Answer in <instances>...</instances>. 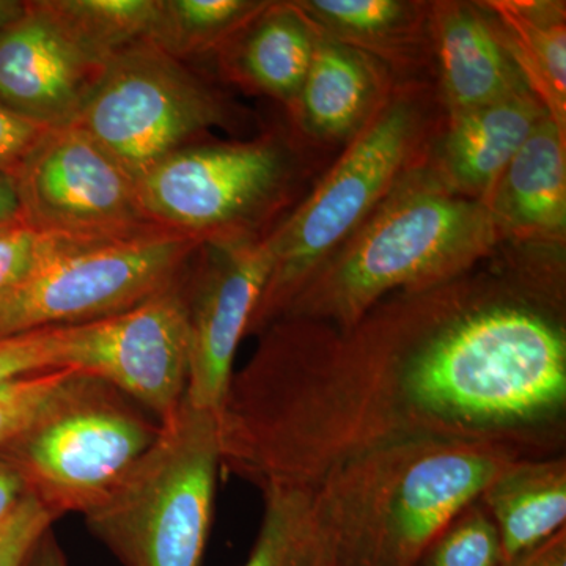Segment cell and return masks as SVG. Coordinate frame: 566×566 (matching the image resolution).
Returning <instances> with one entry per match:
<instances>
[{
  "instance_id": "3957f363",
  "label": "cell",
  "mask_w": 566,
  "mask_h": 566,
  "mask_svg": "<svg viewBox=\"0 0 566 566\" xmlns=\"http://www.w3.org/2000/svg\"><path fill=\"white\" fill-rule=\"evenodd\" d=\"M516 460L490 444L408 442L354 458L308 491L349 566H415Z\"/></svg>"
},
{
  "instance_id": "d6986e66",
  "label": "cell",
  "mask_w": 566,
  "mask_h": 566,
  "mask_svg": "<svg viewBox=\"0 0 566 566\" xmlns=\"http://www.w3.org/2000/svg\"><path fill=\"white\" fill-rule=\"evenodd\" d=\"M316 28L294 2H270L221 52L237 84L285 104L296 102L314 54Z\"/></svg>"
},
{
  "instance_id": "e0dca14e",
  "label": "cell",
  "mask_w": 566,
  "mask_h": 566,
  "mask_svg": "<svg viewBox=\"0 0 566 566\" xmlns=\"http://www.w3.org/2000/svg\"><path fill=\"white\" fill-rule=\"evenodd\" d=\"M483 203L510 243L565 245L566 133L547 115Z\"/></svg>"
},
{
  "instance_id": "30bf717a",
  "label": "cell",
  "mask_w": 566,
  "mask_h": 566,
  "mask_svg": "<svg viewBox=\"0 0 566 566\" xmlns=\"http://www.w3.org/2000/svg\"><path fill=\"white\" fill-rule=\"evenodd\" d=\"M185 273L132 311L57 326L62 370L102 379L159 423L174 416L185 400L189 374Z\"/></svg>"
},
{
  "instance_id": "5bb4252c",
  "label": "cell",
  "mask_w": 566,
  "mask_h": 566,
  "mask_svg": "<svg viewBox=\"0 0 566 566\" xmlns=\"http://www.w3.org/2000/svg\"><path fill=\"white\" fill-rule=\"evenodd\" d=\"M434 84L446 115L528 91L501 28L483 2H431Z\"/></svg>"
},
{
  "instance_id": "8fae6325",
  "label": "cell",
  "mask_w": 566,
  "mask_h": 566,
  "mask_svg": "<svg viewBox=\"0 0 566 566\" xmlns=\"http://www.w3.org/2000/svg\"><path fill=\"white\" fill-rule=\"evenodd\" d=\"M13 178L36 229L115 237L159 227L142 210L136 181L76 125L51 129Z\"/></svg>"
},
{
  "instance_id": "52a82bcc",
  "label": "cell",
  "mask_w": 566,
  "mask_h": 566,
  "mask_svg": "<svg viewBox=\"0 0 566 566\" xmlns=\"http://www.w3.org/2000/svg\"><path fill=\"white\" fill-rule=\"evenodd\" d=\"M158 433V420L136 401L76 371L24 431L0 447V458L59 520L98 505Z\"/></svg>"
},
{
  "instance_id": "f546056e",
  "label": "cell",
  "mask_w": 566,
  "mask_h": 566,
  "mask_svg": "<svg viewBox=\"0 0 566 566\" xmlns=\"http://www.w3.org/2000/svg\"><path fill=\"white\" fill-rule=\"evenodd\" d=\"M51 126L32 120L0 103V175L14 177L51 132Z\"/></svg>"
},
{
  "instance_id": "1f68e13d",
  "label": "cell",
  "mask_w": 566,
  "mask_h": 566,
  "mask_svg": "<svg viewBox=\"0 0 566 566\" xmlns=\"http://www.w3.org/2000/svg\"><path fill=\"white\" fill-rule=\"evenodd\" d=\"M28 495L20 474L13 465L0 458V520L10 515Z\"/></svg>"
},
{
  "instance_id": "ba28073f",
  "label": "cell",
  "mask_w": 566,
  "mask_h": 566,
  "mask_svg": "<svg viewBox=\"0 0 566 566\" xmlns=\"http://www.w3.org/2000/svg\"><path fill=\"white\" fill-rule=\"evenodd\" d=\"M202 241L156 229L66 234L0 296V338L132 311L181 277Z\"/></svg>"
},
{
  "instance_id": "8992f818",
  "label": "cell",
  "mask_w": 566,
  "mask_h": 566,
  "mask_svg": "<svg viewBox=\"0 0 566 566\" xmlns=\"http://www.w3.org/2000/svg\"><path fill=\"white\" fill-rule=\"evenodd\" d=\"M314 148L293 132L189 145L136 182L145 216L202 243L263 237L311 178Z\"/></svg>"
},
{
  "instance_id": "d4e9b609",
  "label": "cell",
  "mask_w": 566,
  "mask_h": 566,
  "mask_svg": "<svg viewBox=\"0 0 566 566\" xmlns=\"http://www.w3.org/2000/svg\"><path fill=\"white\" fill-rule=\"evenodd\" d=\"M415 566H504L497 528L482 502L476 499L464 506Z\"/></svg>"
},
{
  "instance_id": "ffe728a7",
  "label": "cell",
  "mask_w": 566,
  "mask_h": 566,
  "mask_svg": "<svg viewBox=\"0 0 566 566\" xmlns=\"http://www.w3.org/2000/svg\"><path fill=\"white\" fill-rule=\"evenodd\" d=\"M479 501L501 538L504 564L566 528V457L516 460Z\"/></svg>"
},
{
  "instance_id": "7a4b0ae2",
  "label": "cell",
  "mask_w": 566,
  "mask_h": 566,
  "mask_svg": "<svg viewBox=\"0 0 566 566\" xmlns=\"http://www.w3.org/2000/svg\"><path fill=\"white\" fill-rule=\"evenodd\" d=\"M504 243L486 205L450 191L427 161L315 271L283 316L349 329L390 294L452 281Z\"/></svg>"
},
{
  "instance_id": "e575fe53",
  "label": "cell",
  "mask_w": 566,
  "mask_h": 566,
  "mask_svg": "<svg viewBox=\"0 0 566 566\" xmlns=\"http://www.w3.org/2000/svg\"><path fill=\"white\" fill-rule=\"evenodd\" d=\"M25 2H13V0H0V32L11 24L24 10Z\"/></svg>"
},
{
  "instance_id": "603a6c76",
  "label": "cell",
  "mask_w": 566,
  "mask_h": 566,
  "mask_svg": "<svg viewBox=\"0 0 566 566\" xmlns=\"http://www.w3.org/2000/svg\"><path fill=\"white\" fill-rule=\"evenodd\" d=\"M266 0H161L150 43L181 61L221 52Z\"/></svg>"
},
{
  "instance_id": "44dd1931",
  "label": "cell",
  "mask_w": 566,
  "mask_h": 566,
  "mask_svg": "<svg viewBox=\"0 0 566 566\" xmlns=\"http://www.w3.org/2000/svg\"><path fill=\"white\" fill-rule=\"evenodd\" d=\"M502 35L547 115L566 133V3L564 0H486Z\"/></svg>"
},
{
  "instance_id": "4dcf8cb0",
  "label": "cell",
  "mask_w": 566,
  "mask_h": 566,
  "mask_svg": "<svg viewBox=\"0 0 566 566\" xmlns=\"http://www.w3.org/2000/svg\"><path fill=\"white\" fill-rule=\"evenodd\" d=\"M504 566H566V528Z\"/></svg>"
},
{
  "instance_id": "836d02e7",
  "label": "cell",
  "mask_w": 566,
  "mask_h": 566,
  "mask_svg": "<svg viewBox=\"0 0 566 566\" xmlns=\"http://www.w3.org/2000/svg\"><path fill=\"white\" fill-rule=\"evenodd\" d=\"M24 221L17 181L10 175H0V227Z\"/></svg>"
},
{
  "instance_id": "7402d4cb",
  "label": "cell",
  "mask_w": 566,
  "mask_h": 566,
  "mask_svg": "<svg viewBox=\"0 0 566 566\" xmlns=\"http://www.w3.org/2000/svg\"><path fill=\"white\" fill-rule=\"evenodd\" d=\"M262 493V524L241 566H349L312 491L271 486Z\"/></svg>"
},
{
  "instance_id": "9c48e42d",
  "label": "cell",
  "mask_w": 566,
  "mask_h": 566,
  "mask_svg": "<svg viewBox=\"0 0 566 566\" xmlns=\"http://www.w3.org/2000/svg\"><path fill=\"white\" fill-rule=\"evenodd\" d=\"M229 122L210 85L161 48L140 41L107 62L76 125L134 181Z\"/></svg>"
},
{
  "instance_id": "cb8c5ba5",
  "label": "cell",
  "mask_w": 566,
  "mask_h": 566,
  "mask_svg": "<svg viewBox=\"0 0 566 566\" xmlns=\"http://www.w3.org/2000/svg\"><path fill=\"white\" fill-rule=\"evenodd\" d=\"M161 0H52L59 13L104 57L150 40Z\"/></svg>"
},
{
  "instance_id": "277c9868",
  "label": "cell",
  "mask_w": 566,
  "mask_h": 566,
  "mask_svg": "<svg viewBox=\"0 0 566 566\" xmlns=\"http://www.w3.org/2000/svg\"><path fill=\"white\" fill-rule=\"evenodd\" d=\"M444 115L433 81L395 82L331 169L268 233L273 268L248 335L282 318L315 271L428 161Z\"/></svg>"
},
{
  "instance_id": "484cf974",
  "label": "cell",
  "mask_w": 566,
  "mask_h": 566,
  "mask_svg": "<svg viewBox=\"0 0 566 566\" xmlns=\"http://www.w3.org/2000/svg\"><path fill=\"white\" fill-rule=\"evenodd\" d=\"M74 370L25 376L0 390V447L17 438L61 392Z\"/></svg>"
},
{
  "instance_id": "7c38bea8",
  "label": "cell",
  "mask_w": 566,
  "mask_h": 566,
  "mask_svg": "<svg viewBox=\"0 0 566 566\" xmlns=\"http://www.w3.org/2000/svg\"><path fill=\"white\" fill-rule=\"evenodd\" d=\"M270 233V232H268ZM268 233L205 243L185 273L189 374L185 398L193 408L221 411L238 346L273 268Z\"/></svg>"
},
{
  "instance_id": "4316f807",
  "label": "cell",
  "mask_w": 566,
  "mask_h": 566,
  "mask_svg": "<svg viewBox=\"0 0 566 566\" xmlns=\"http://www.w3.org/2000/svg\"><path fill=\"white\" fill-rule=\"evenodd\" d=\"M52 370H62L57 326L0 338V390L25 376Z\"/></svg>"
},
{
  "instance_id": "d6a6232c",
  "label": "cell",
  "mask_w": 566,
  "mask_h": 566,
  "mask_svg": "<svg viewBox=\"0 0 566 566\" xmlns=\"http://www.w3.org/2000/svg\"><path fill=\"white\" fill-rule=\"evenodd\" d=\"M22 566H70L54 528L41 535Z\"/></svg>"
},
{
  "instance_id": "2e32d148",
  "label": "cell",
  "mask_w": 566,
  "mask_h": 566,
  "mask_svg": "<svg viewBox=\"0 0 566 566\" xmlns=\"http://www.w3.org/2000/svg\"><path fill=\"white\" fill-rule=\"evenodd\" d=\"M545 117V107L531 91L444 115L428 167L450 191L483 202Z\"/></svg>"
},
{
  "instance_id": "83f0119b",
  "label": "cell",
  "mask_w": 566,
  "mask_h": 566,
  "mask_svg": "<svg viewBox=\"0 0 566 566\" xmlns=\"http://www.w3.org/2000/svg\"><path fill=\"white\" fill-rule=\"evenodd\" d=\"M66 234L46 232L25 221L0 227V296L17 285Z\"/></svg>"
},
{
  "instance_id": "5b68a950",
  "label": "cell",
  "mask_w": 566,
  "mask_h": 566,
  "mask_svg": "<svg viewBox=\"0 0 566 566\" xmlns=\"http://www.w3.org/2000/svg\"><path fill=\"white\" fill-rule=\"evenodd\" d=\"M221 469L218 415L185 398L85 524L123 566H202Z\"/></svg>"
},
{
  "instance_id": "6da1fadb",
  "label": "cell",
  "mask_w": 566,
  "mask_h": 566,
  "mask_svg": "<svg viewBox=\"0 0 566 566\" xmlns=\"http://www.w3.org/2000/svg\"><path fill=\"white\" fill-rule=\"evenodd\" d=\"M221 468L314 490L354 458L423 441L564 455L566 301L502 244L468 273L379 301L349 329L282 316L233 371Z\"/></svg>"
},
{
  "instance_id": "ac0fdd59",
  "label": "cell",
  "mask_w": 566,
  "mask_h": 566,
  "mask_svg": "<svg viewBox=\"0 0 566 566\" xmlns=\"http://www.w3.org/2000/svg\"><path fill=\"white\" fill-rule=\"evenodd\" d=\"M322 31L381 63L395 82L433 81L431 2L294 0Z\"/></svg>"
},
{
  "instance_id": "9a60e30c",
  "label": "cell",
  "mask_w": 566,
  "mask_h": 566,
  "mask_svg": "<svg viewBox=\"0 0 566 566\" xmlns=\"http://www.w3.org/2000/svg\"><path fill=\"white\" fill-rule=\"evenodd\" d=\"M315 28L311 65L289 112L293 133L319 151L348 145L385 103L395 80L370 55Z\"/></svg>"
},
{
  "instance_id": "4fadbf2b",
  "label": "cell",
  "mask_w": 566,
  "mask_h": 566,
  "mask_svg": "<svg viewBox=\"0 0 566 566\" xmlns=\"http://www.w3.org/2000/svg\"><path fill=\"white\" fill-rule=\"evenodd\" d=\"M109 61L52 0L25 2L0 32V103L51 128L71 125Z\"/></svg>"
},
{
  "instance_id": "f1b7e54d",
  "label": "cell",
  "mask_w": 566,
  "mask_h": 566,
  "mask_svg": "<svg viewBox=\"0 0 566 566\" xmlns=\"http://www.w3.org/2000/svg\"><path fill=\"white\" fill-rule=\"evenodd\" d=\"M57 517L28 495L10 515L0 520V566H22L33 545Z\"/></svg>"
}]
</instances>
